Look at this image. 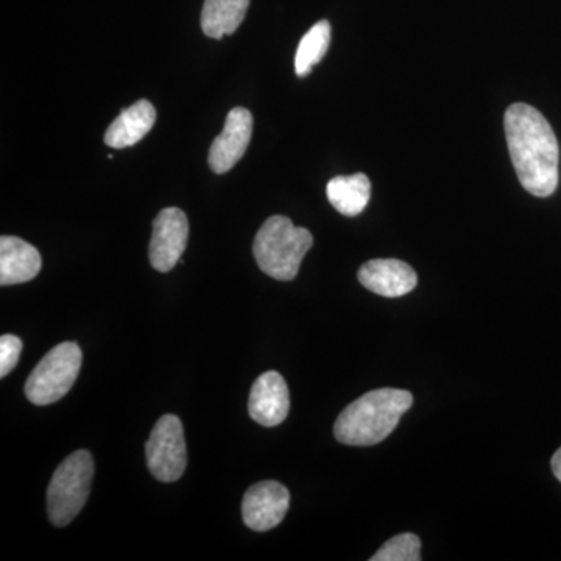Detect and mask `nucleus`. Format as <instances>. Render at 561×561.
Returning a JSON list of instances; mask_svg holds the SVG:
<instances>
[{"label": "nucleus", "instance_id": "obj_1", "mask_svg": "<svg viewBox=\"0 0 561 561\" xmlns=\"http://www.w3.org/2000/svg\"><path fill=\"white\" fill-rule=\"evenodd\" d=\"M505 138L513 168L524 190L535 197H551L559 186V140L548 119L527 103L505 111Z\"/></svg>", "mask_w": 561, "mask_h": 561}, {"label": "nucleus", "instance_id": "obj_2", "mask_svg": "<svg viewBox=\"0 0 561 561\" xmlns=\"http://www.w3.org/2000/svg\"><path fill=\"white\" fill-rule=\"evenodd\" d=\"M412 402L408 390L368 391L339 415L334 424L335 438L350 446L378 445L394 431Z\"/></svg>", "mask_w": 561, "mask_h": 561}, {"label": "nucleus", "instance_id": "obj_3", "mask_svg": "<svg viewBox=\"0 0 561 561\" xmlns=\"http://www.w3.org/2000/svg\"><path fill=\"white\" fill-rule=\"evenodd\" d=\"M312 243V234L306 228L295 227L289 217L273 216L254 238V260L271 278L291 280L297 278L302 257Z\"/></svg>", "mask_w": 561, "mask_h": 561}, {"label": "nucleus", "instance_id": "obj_4", "mask_svg": "<svg viewBox=\"0 0 561 561\" xmlns=\"http://www.w3.org/2000/svg\"><path fill=\"white\" fill-rule=\"evenodd\" d=\"M94 459L90 451H76L61 461L47 489L50 523L65 527L77 518L90 497Z\"/></svg>", "mask_w": 561, "mask_h": 561}, {"label": "nucleus", "instance_id": "obj_5", "mask_svg": "<svg viewBox=\"0 0 561 561\" xmlns=\"http://www.w3.org/2000/svg\"><path fill=\"white\" fill-rule=\"evenodd\" d=\"M80 346L65 342L50 350L36 365L25 382V397L35 405H49L60 401L72 389L81 368Z\"/></svg>", "mask_w": 561, "mask_h": 561}, {"label": "nucleus", "instance_id": "obj_6", "mask_svg": "<svg viewBox=\"0 0 561 561\" xmlns=\"http://www.w3.org/2000/svg\"><path fill=\"white\" fill-rule=\"evenodd\" d=\"M146 459L157 481L175 482L184 474L187 449L179 416L164 415L158 420L146 445Z\"/></svg>", "mask_w": 561, "mask_h": 561}, {"label": "nucleus", "instance_id": "obj_7", "mask_svg": "<svg viewBox=\"0 0 561 561\" xmlns=\"http://www.w3.org/2000/svg\"><path fill=\"white\" fill-rule=\"evenodd\" d=\"M190 238V221L179 208H165L153 220L149 247L151 267L161 273L173 271L179 264Z\"/></svg>", "mask_w": 561, "mask_h": 561}, {"label": "nucleus", "instance_id": "obj_8", "mask_svg": "<svg viewBox=\"0 0 561 561\" xmlns=\"http://www.w3.org/2000/svg\"><path fill=\"white\" fill-rule=\"evenodd\" d=\"M290 493L283 483L264 481L243 494V523L251 530L267 531L283 523L289 511Z\"/></svg>", "mask_w": 561, "mask_h": 561}, {"label": "nucleus", "instance_id": "obj_9", "mask_svg": "<svg viewBox=\"0 0 561 561\" xmlns=\"http://www.w3.org/2000/svg\"><path fill=\"white\" fill-rule=\"evenodd\" d=\"M253 135V116L247 108L238 106L228 113L225 122L224 131L214 139L209 149V168L213 172H230L243 154L249 149V144Z\"/></svg>", "mask_w": 561, "mask_h": 561}, {"label": "nucleus", "instance_id": "obj_10", "mask_svg": "<svg viewBox=\"0 0 561 561\" xmlns=\"http://www.w3.org/2000/svg\"><path fill=\"white\" fill-rule=\"evenodd\" d=\"M290 411L289 387L278 371L261 375L251 387L249 413L265 427H275L287 419Z\"/></svg>", "mask_w": 561, "mask_h": 561}, {"label": "nucleus", "instance_id": "obj_11", "mask_svg": "<svg viewBox=\"0 0 561 561\" xmlns=\"http://www.w3.org/2000/svg\"><path fill=\"white\" fill-rule=\"evenodd\" d=\"M362 286L381 297L397 298L408 295L419 283V276L411 265L398 260H373L362 265Z\"/></svg>", "mask_w": 561, "mask_h": 561}, {"label": "nucleus", "instance_id": "obj_12", "mask_svg": "<svg viewBox=\"0 0 561 561\" xmlns=\"http://www.w3.org/2000/svg\"><path fill=\"white\" fill-rule=\"evenodd\" d=\"M43 267L39 251L20 238L0 239V284L3 287L35 279Z\"/></svg>", "mask_w": 561, "mask_h": 561}, {"label": "nucleus", "instance_id": "obj_13", "mask_svg": "<svg viewBox=\"0 0 561 561\" xmlns=\"http://www.w3.org/2000/svg\"><path fill=\"white\" fill-rule=\"evenodd\" d=\"M157 110L149 101H139L122 111L105 133V144L113 149H127L138 144L153 128Z\"/></svg>", "mask_w": 561, "mask_h": 561}, {"label": "nucleus", "instance_id": "obj_14", "mask_svg": "<svg viewBox=\"0 0 561 561\" xmlns=\"http://www.w3.org/2000/svg\"><path fill=\"white\" fill-rule=\"evenodd\" d=\"M328 201L346 217H356L367 208L371 198V183L364 173L335 176L327 187Z\"/></svg>", "mask_w": 561, "mask_h": 561}, {"label": "nucleus", "instance_id": "obj_15", "mask_svg": "<svg viewBox=\"0 0 561 561\" xmlns=\"http://www.w3.org/2000/svg\"><path fill=\"white\" fill-rule=\"evenodd\" d=\"M250 0H205L202 31L213 39L232 35L245 20Z\"/></svg>", "mask_w": 561, "mask_h": 561}, {"label": "nucleus", "instance_id": "obj_16", "mask_svg": "<svg viewBox=\"0 0 561 561\" xmlns=\"http://www.w3.org/2000/svg\"><path fill=\"white\" fill-rule=\"evenodd\" d=\"M331 24L328 21L317 22L316 25L302 36L297 55H295V72L298 77H306L312 68L319 65L330 49Z\"/></svg>", "mask_w": 561, "mask_h": 561}, {"label": "nucleus", "instance_id": "obj_17", "mask_svg": "<svg viewBox=\"0 0 561 561\" xmlns=\"http://www.w3.org/2000/svg\"><path fill=\"white\" fill-rule=\"evenodd\" d=\"M421 541L415 534H401L390 538L371 561H420Z\"/></svg>", "mask_w": 561, "mask_h": 561}, {"label": "nucleus", "instance_id": "obj_18", "mask_svg": "<svg viewBox=\"0 0 561 561\" xmlns=\"http://www.w3.org/2000/svg\"><path fill=\"white\" fill-rule=\"evenodd\" d=\"M22 341L13 334L0 337V378H5L20 362Z\"/></svg>", "mask_w": 561, "mask_h": 561}, {"label": "nucleus", "instance_id": "obj_19", "mask_svg": "<svg viewBox=\"0 0 561 561\" xmlns=\"http://www.w3.org/2000/svg\"><path fill=\"white\" fill-rule=\"evenodd\" d=\"M551 465L553 476H556V478L559 479V481L561 482V448L559 449V451L553 454Z\"/></svg>", "mask_w": 561, "mask_h": 561}]
</instances>
